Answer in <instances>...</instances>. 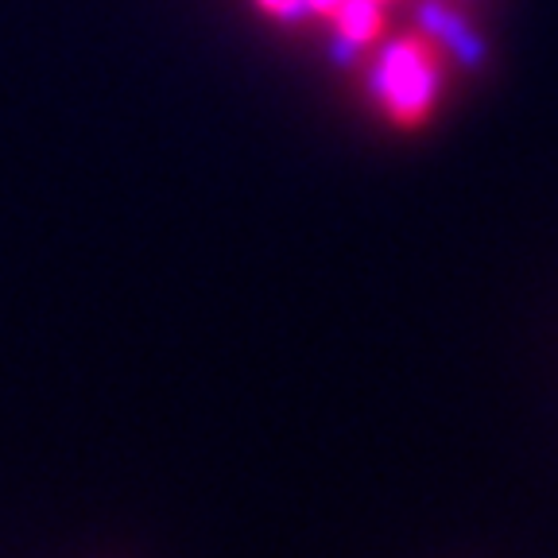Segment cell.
<instances>
[{
	"mask_svg": "<svg viewBox=\"0 0 558 558\" xmlns=\"http://www.w3.org/2000/svg\"><path fill=\"white\" fill-rule=\"evenodd\" d=\"M268 16H276L279 24H306V20L314 16L311 4L306 0H256Z\"/></svg>",
	"mask_w": 558,
	"mask_h": 558,
	"instance_id": "cell-5",
	"label": "cell"
},
{
	"mask_svg": "<svg viewBox=\"0 0 558 558\" xmlns=\"http://www.w3.org/2000/svg\"><path fill=\"white\" fill-rule=\"evenodd\" d=\"M306 4H311L314 16H333V9H338L341 0H306Z\"/></svg>",
	"mask_w": 558,
	"mask_h": 558,
	"instance_id": "cell-6",
	"label": "cell"
},
{
	"mask_svg": "<svg viewBox=\"0 0 558 558\" xmlns=\"http://www.w3.org/2000/svg\"><path fill=\"white\" fill-rule=\"evenodd\" d=\"M365 54H368V47L361 44V39H353V35H345V32H338V27H333L330 44H326V59H330L333 66H341V70L357 66Z\"/></svg>",
	"mask_w": 558,
	"mask_h": 558,
	"instance_id": "cell-4",
	"label": "cell"
},
{
	"mask_svg": "<svg viewBox=\"0 0 558 558\" xmlns=\"http://www.w3.org/2000/svg\"><path fill=\"white\" fill-rule=\"evenodd\" d=\"M411 24L423 39H430V47L450 54L453 66H462L465 74H481L493 59V44L485 39V32L462 9H453L450 0H415Z\"/></svg>",
	"mask_w": 558,
	"mask_h": 558,
	"instance_id": "cell-2",
	"label": "cell"
},
{
	"mask_svg": "<svg viewBox=\"0 0 558 558\" xmlns=\"http://www.w3.org/2000/svg\"><path fill=\"white\" fill-rule=\"evenodd\" d=\"M438 89H442V66L430 51V39L415 32L408 39H388L376 47L368 66V94L400 129H418L435 113Z\"/></svg>",
	"mask_w": 558,
	"mask_h": 558,
	"instance_id": "cell-1",
	"label": "cell"
},
{
	"mask_svg": "<svg viewBox=\"0 0 558 558\" xmlns=\"http://www.w3.org/2000/svg\"><path fill=\"white\" fill-rule=\"evenodd\" d=\"M376 4H384V0H376Z\"/></svg>",
	"mask_w": 558,
	"mask_h": 558,
	"instance_id": "cell-7",
	"label": "cell"
},
{
	"mask_svg": "<svg viewBox=\"0 0 558 558\" xmlns=\"http://www.w3.org/2000/svg\"><path fill=\"white\" fill-rule=\"evenodd\" d=\"M330 20L338 32L353 35V39H361L365 47H373L384 32V12L376 0H341Z\"/></svg>",
	"mask_w": 558,
	"mask_h": 558,
	"instance_id": "cell-3",
	"label": "cell"
}]
</instances>
